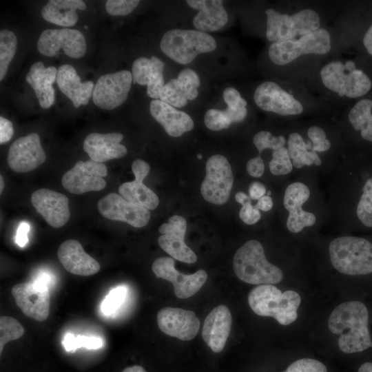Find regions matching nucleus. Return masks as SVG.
Instances as JSON below:
<instances>
[{"label": "nucleus", "mask_w": 372, "mask_h": 372, "mask_svg": "<svg viewBox=\"0 0 372 372\" xmlns=\"http://www.w3.org/2000/svg\"><path fill=\"white\" fill-rule=\"evenodd\" d=\"M328 176V225L340 232L358 229L372 198V168L341 157Z\"/></svg>", "instance_id": "1"}, {"label": "nucleus", "mask_w": 372, "mask_h": 372, "mask_svg": "<svg viewBox=\"0 0 372 372\" xmlns=\"http://www.w3.org/2000/svg\"><path fill=\"white\" fill-rule=\"evenodd\" d=\"M319 175L304 169L283 181L278 196L280 225L292 236L313 233L329 223L326 194L319 185Z\"/></svg>", "instance_id": "2"}, {"label": "nucleus", "mask_w": 372, "mask_h": 372, "mask_svg": "<svg viewBox=\"0 0 372 372\" xmlns=\"http://www.w3.org/2000/svg\"><path fill=\"white\" fill-rule=\"evenodd\" d=\"M369 311L360 301L338 305L328 320L329 331L340 334L338 347L345 353L362 352L372 347L369 328Z\"/></svg>", "instance_id": "3"}, {"label": "nucleus", "mask_w": 372, "mask_h": 372, "mask_svg": "<svg viewBox=\"0 0 372 372\" xmlns=\"http://www.w3.org/2000/svg\"><path fill=\"white\" fill-rule=\"evenodd\" d=\"M330 264L340 273L361 276L372 273V242L352 235H340L328 245Z\"/></svg>", "instance_id": "4"}, {"label": "nucleus", "mask_w": 372, "mask_h": 372, "mask_svg": "<svg viewBox=\"0 0 372 372\" xmlns=\"http://www.w3.org/2000/svg\"><path fill=\"white\" fill-rule=\"evenodd\" d=\"M233 269L238 279L251 285H276L284 277L281 268L267 260L262 244L256 239L247 240L236 250Z\"/></svg>", "instance_id": "5"}, {"label": "nucleus", "mask_w": 372, "mask_h": 372, "mask_svg": "<svg viewBox=\"0 0 372 372\" xmlns=\"http://www.w3.org/2000/svg\"><path fill=\"white\" fill-rule=\"evenodd\" d=\"M300 302L301 298L296 291L282 292L273 285H260L248 296L249 305L255 313L272 317L282 325H289L297 319Z\"/></svg>", "instance_id": "6"}, {"label": "nucleus", "mask_w": 372, "mask_h": 372, "mask_svg": "<svg viewBox=\"0 0 372 372\" xmlns=\"http://www.w3.org/2000/svg\"><path fill=\"white\" fill-rule=\"evenodd\" d=\"M160 48L169 58L180 64L191 63L199 54L214 51L216 42L210 34L199 30L174 29L166 32Z\"/></svg>", "instance_id": "7"}, {"label": "nucleus", "mask_w": 372, "mask_h": 372, "mask_svg": "<svg viewBox=\"0 0 372 372\" xmlns=\"http://www.w3.org/2000/svg\"><path fill=\"white\" fill-rule=\"evenodd\" d=\"M320 75L323 85L340 96L358 98L366 94L372 86L369 77L350 60L331 61L322 67Z\"/></svg>", "instance_id": "8"}, {"label": "nucleus", "mask_w": 372, "mask_h": 372, "mask_svg": "<svg viewBox=\"0 0 372 372\" xmlns=\"http://www.w3.org/2000/svg\"><path fill=\"white\" fill-rule=\"evenodd\" d=\"M267 14L266 37L270 41L278 42L296 39L319 29L320 21L318 14L306 8L292 15L282 14L268 8Z\"/></svg>", "instance_id": "9"}, {"label": "nucleus", "mask_w": 372, "mask_h": 372, "mask_svg": "<svg viewBox=\"0 0 372 372\" xmlns=\"http://www.w3.org/2000/svg\"><path fill=\"white\" fill-rule=\"evenodd\" d=\"M331 48V36L324 28L298 39L272 43L269 48L271 61L278 65L288 64L304 54H324Z\"/></svg>", "instance_id": "10"}, {"label": "nucleus", "mask_w": 372, "mask_h": 372, "mask_svg": "<svg viewBox=\"0 0 372 372\" xmlns=\"http://www.w3.org/2000/svg\"><path fill=\"white\" fill-rule=\"evenodd\" d=\"M206 175L200 185L203 198L215 205L225 204L234 185V175L228 160L224 156L215 154L207 160Z\"/></svg>", "instance_id": "11"}, {"label": "nucleus", "mask_w": 372, "mask_h": 372, "mask_svg": "<svg viewBox=\"0 0 372 372\" xmlns=\"http://www.w3.org/2000/svg\"><path fill=\"white\" fill-rule=\"evenodd\" d=\"M107 176V168L103 163L89 159L77 161L73 167L63 174L61 184L65 189L74 194L99 192L106 187L103 178Z\"/></svg>", "instance_id": "12"}, {"label": "nucleus", "mask_w": 372, "mask_h": 372, "mask_svg": "<svg viewBox=\"0 0 372 372\" xmlns=\"http://www.w3.org/2000/svg\"><path fill=\"white\" fill-rule=\"evenodd\" d=\"M62 49L68 56L79 59L86 52L83 34L75 29H48L44 30L37 41V50L45 56H54Z\"/></svg>", "instance_id": "13"}, {"label": "nucleus", "mask_w": 372, "mask_h": 372, "mask_svg": "<svg viewBox=\"0 0 372 372\" xmlns=\"http://www.w3.org/2000/svg\"><path fill=\"white\" fill-rule=\"evenodd\" d=\"M132 81V74L128 70L101 76L93 90L94 103L103 110L115 109L126 101Z\"/></svg>", "instance_id": "14"}, {"label": "nucleus", "mask_w": 372, "mask_h": 372, "mask_svg": "<svg viewBox=\"0 0 372 372\" xmlns=\"http://www.w3.org/2000/svg\"><path fill=\"white\" fill-rule=\"evenodd\" d=\"M152 269L154 274L173 284L174 293L179 298H188L196 294L205 283L207 273L200 269L192 274H184L174 267V261L170 257L156 259Z\"/></svg>", "instance_id": "15"}, {"label": "nucleus", "mask_w": 372, "mask_h": 372, "mask_svg": "<svg viewBox=\"0 0 372 372\" xmlns=\"http://www.w3.org/2000/svg\"><path fill=\"white\" fill-rule=\"evenodd\" d=\"M97 209L105 218L125 222L136 228L145 226L151 216L149 210L114 192L101 198L97 203Z\"/></svg>", "instance_id": "16"}, {"label": "nucleus", "mask_w": 372, "mask_h": 372, "mask_svg": "<svg viewBox=\"0 0 372 372\" xmlns=\"http://www.w3.org/2000/svg\"><path fill=\"white\" fill-rule=\"evenodd\" d=\"M254 100L261 110L280 116L298 115L304 110L299 101L272 81L260 84L254 92Z\"/></svg>", "instance_id": "17"}, {"label": "nucleus", "mask_w": 372, "mask_h": 372, "mask_svg": "<svg viewBox=\"0 0 372 372\" xmlns=\"http://www.w3.org/2000/svg\"><path fill=\"white\" fill-rule=\"evenodd\" d=\"M46 159L39 136L32 133L15 140L10 146L7 161L14 172L24 173L32 171Z\"/></svg>", "instance_id": "18"}, {"label": "nucleus", "mask_w": 372, "mask_h": 372, "mask_svg": "<svg viewBox=\"0 0 372 372\" xmlns=\"http://www.w3.org/2000/svg\"><path fill=\"white\" fill-rule=\"evenodd\" d=\"M187 229L185 219L174 215L168 222L162 224L158 231L162 234L158 239L161 248L172 258L186 263H194L197 260L195 253L186 245L185 236Z\"/></svg>", "instance_id": "19"}, {"label": "nucleus", "mask_w": 372, "mask_h": 372, "mask_svg": "<svg viewBox=\"0 0 372 372\" xmlns=\"http://www.w3.org/2000/svg\"><path fill=\"white\" fill-rule=\"evenodd\" d=\"M11 292L16 304L25 316L39 322L48 318L50 308L49 289L27 282L14 285Z\"/></svg>", "instance_id": "20"}, {"label": "nucleus", "mask_w": 372, "mask_h": 372, "mask_svg": "<svg viewBox=\"0 0 372 372\" xmlns=\"http://www.w3.org/2000/svg\"><path fill=\"white\" fill-rule=\"evenodd\" d=\"M157 324L164 333L183 341L192 340L200 325L194 311L174 307L161 309L157 313Z\"/></svg>", "instance_id": "21"}, {"label": "nucleus", "mask_w": 372, "mask_h": 372, "mask_svg": "<svg viewBox=\"0 0 372 372\" xmlns=\"http://www.w3.org/2000/svg\"><path fill=\"white\" fill-rule=\"evenodd\" d=\"M31 203L52 227H61L69 220V200L61 193L46 188L37 189L31 195Z\"/></svg>", "instance_id": "22"}, {"label": "nucleus", "mask_w": 372, "mask_h": 372, "mask_svg": "<svg viewBox=\"0 0 372 372\" xmlns=\"http://www.w3.org/2000/svg\"><path fill=\"white\" fill-rule=\"evenodd\" d=\"M132 170L134 180L121 184L118 187L119 194L128 201L148 210L155 209L159 204L158 197L143 183L149 172V165L142 159H136L132 164Z\"/></svg>", "instance_id": "23"}, {"label": "nucleus", "mask_w": 372, "mask_h": 372, "mask_svg": "<svg viewBox=\"0 0 372 372\" xmlns=\"http://www.w3.org/2000/svg\"><path fill=\"white\" fill-rule=\"evenodd\" d=\"M58 258L68 272L79 276H92L99 271L101 265L87 254L76 240H67L58 248Z\"/></svg>", "instance_id": "24"}, {"label": "nucleus", "mask_w": 372, "mask_h": 372, "mask_svg": "<svg viewBox=\"0 0 372 372\" xmlns=\"http://www.w3.org/2000/svg\"><path fill=\"white\" fill-rule=\"evenodd\" d=\"M231 315L224 304L213 309L206 317L202 329V337L207 345L215 353L224 349L231 326Z\"/></svg>", "instance_id": "25"}, {"label": "nucleus", "mask_w": 372, "mask_h": 372, "mask_svg": "<svg viewBox=\"0 0 372 372\" xmlns=\"http://www.w3.org/2000/svg\"><path fill=\"white\" fill-rule=\"evenodd\" d=\"M123 138V135L118 132L91 133L83 141V149L91 160L98 163L120 158L127 152L125 146L121 144Z\"/></svg>", "instance_id": "26"}, {"label": "nucleus", "mask_w": 372, "mask_h": 372, "mask_svg": "<svg viewBox=\"0 0 372 372\" xmlns=\"http://www.w3.org/2000/svg\"><path fill=\"white\" fill-rule=\"evenodd\" d=\"M164 63L157 56L150 59L139 57L132 67L133 82L141 85H147L148 96L158 99L164 84Z\"/></svg>", "instance_id": "27"}, {"label": "nucleus", "mask_w": 372, "mask_h": 372, "mask_svg": "<svg viewBox=\"0 0 372 372\" xmlns=\"http://www.w3.org/2000/svg\"><path fill=\"white\" fill-rule=\"evenodd\" d=\"M149 110L152 117L163 127L170 136L179 137L191 131L194 127V121L189 115L177 110L161 100L152 101Z\"/></svg>", "instance_id": "28"}, {"label": "nucleus", "mask_w": 372, "mask_h": 372, "mask_svg": "<svg viewBox=\"0 0 372 372\" xmlns=\"http://www.w3.org/2000/svg\"><path fill=\"white\" fill-rule=\"evenodd\" d=\"M56 83L61 92L70 99L76 108L88 103L94 87L91 81L82 83L74 68L69 64L59 68Z\"/></svg>", "instance_id": "29"}, {"label": "nucleus", "mask_w": 372, "mask_h": 372, "mask_svg": "<svg viewBox=\"0 0 372 372\" xmlns=\"http://www.w3.org/2000/svg\"><path fill=\"white\" fill-rule=\"evenodd\" d=\"M186 2L189 7L198 10L192 23L201 32L218 30L228 21V14L221 0H187Z\"/></svg>", "instance_id": "30"}, {"label": "nucleus", "mask_w": 372, "mask_h": 372, "mask_svg": "<svg viewBox=\"0 0 372 372\" xmlns=\"http://www.w3.org/2000/svg\"><path fill=\"white\" fill-rule=\"evenodd\" d=\"M57 69L54 66L45 68L42 62L32 65L25 76L26 81L34 90L41 107L50 108L54 103V89L52 84L57 76Z\"/></svg>", "instance_id": "31"}, {"label": "nucleus", "mask_w": 372, "mask_h": 372, "mask_svg": "<svg viewBox=\"0 0 372 372\" xmlns=\"http://www.w3.org/2000/svg\"><path fill=\"white\" fill-rule=\"evenodd\" d=\"M81 0H50L41 10V16L47 21L64 27L74 25L78 21L76 10H84Z\"/></svg>", "instance_id": "32"}, {"label": "nucleus", "mask_w": 372, "mask_h": 372, "mask_svg": "<svg viewBox=\"0 0 372 372\" xmlns=\"http://www.w3.org/2000/svg\"><path fill=\"white\" fill-rule=\"evenodd\" d=\"M348 121L363 140L372 143V100L364 99L356 103L348 114Z\"/></svg>", "instance_id": "33"}, {"label": "nucleus", "mask_w": 372, "mask_h": 372, "mask_svg": "<svg viewBox=\"0 0 372 372\" xmlns=\"http://www.w3.org/2000/svg\"><path fill=\"white\" fill-rule=\"evenodd\" d=\"M17 39L14 33L8 30L0 32V81L5 77L9 64L17 50Z\"/></svg>", "instance_id": "34"}, {"label": "nucleus", "mask_w": 372, "mask_h": 372, "mask_svg": "<svg viewBox=\"0 0 372 372\" xmlns=\"http://www.w3.org/2000/svg\"><path fill=\"white\" fill-rule=\"evenodd\" d=\"M268 166L271 174L284 177L285 179L294 173L292 161L286 146L272 151Z\"/></svg>", "instance_id": "35"}, {"label": "nucleus", "mask_w": 372, "mask_h": 372, "mask_svg": "<svg viewBox=\"0 0 372 372\" xmlns=\"http://www.w3.org/2000/svg\"><path fill=\"white\" fill-rule=\"evenodd\" d=\"M161 101L175 107H183L187 104V93L177 79H172L163 85L160 92Z\"/></svg>", "instance_id": "36"}, {"label": "nucleus", "mask_w": 372, "mask_h": 372, "mask_svg": "<svg viewBox=\"0 0 372 372\" xmlns=\"http://www.w3.org/2000/svg\"><path fill=\"white\" fill-rule=\"evenodd\" d=\"M236 201L241 205L239 211V218L247 225L258 223L261 219L260 211L251 203V198L242 191L238 192L235 195Z\"/></svg>", "instance_id": "37"}, {"label": "nucleus", "mask_w": 372, "mask_h": 372, "mask_svg": "<svg viewBox=\"0 0 372 372\" xmlns=\"http://www.w3.org/2000/svg\"><path fill=\"white\" fill-rule=\"evenodd\" d=\"M23 326L15 318L10 316L0 318V353L5 344L12 340L20 338L24 334Z\"/></svg>", "instance_id": "38"}, {"label": "nucleus", "mask_w": 372, "mask_h": 372, "mask_svg": "<svg viewBox=\"0 0 372 372\" xmlns=\"http://www.w3.org/2000/svg\"><path fill=\"white\" fill-rule=\"evenodd\" d=\"M253 143L260 156L265 149L273 151L286 146L287 139L283 135L274 136L269 131L261 130L254 136Z\"/></svg>", "instance_id": "39"}, {"label": "nucleus", "mask_w": 372, "mask_h": 372, "mask_svg": "<svg viewBox=\"0 0 372 372\" xmlns=\"http://www.w3.org/2000/svg\"><path fill=\"white\" fill-rule=\"evenodd\" d=\"M63 345L67 351L73 352L76 349L85 347L88 349H96L103 346V340L98 337L77 335L67 333L63 340Z\"/></svg>", "instance_id": "40"}, {"label": "nucleus", "mask_w": 372, "mask_h": 372, "mask_svg": "<svg viewBox=\"0 0 372 372\" xmlns=\"http://www.w3.org/2000/svg\"><path fill=\"white\" fill-rule=\"evenodd\" d=\"M307 136L312 143L313 150L323 159L320 154L329 152L332 146L331 141L327 138L325 130L318 125H311L307 130ZM324 161L325 162L324 160ZM325 163L331 172L329 167L326 162Z\"/></svg>", "instance_id": "41"}, {"label": "nucleus", "mask_w": 372, "mask_h": 372, "mask_svg": "<svg viewBox=\"0 0 372 372\" xmlns=\"http://www.w3.org/2000/svg\"><path fill=\"white\" fill-rule=\"evenodd\" d=\"M177 79L185 89L188 101L194 100L198 95V87L200 86V79L195 71L186 68L181 70Z\"/></svg>", "instance_id": "42"}, {"label": "nucleus", "mask_w": 372, "mask_h": 372, "mask_svg": "<svg viewBox=\"0 0 372 372\" xmlns=\"http://www.w3.org/2000/svg\"><path fill=\"white\" fill-rule=\"evenodd\" d=\"M127 289L123 286L117 287L110 291L101 304V311L105 315L114 313L124 302Z\"/></svg>", "instance_id": "43"}, {"label": "nucleus", "mask_w": 372, "mask_h": 372, "mask_svg": "<svg viewBox=\"0 0 372 372\" xmlns=\"http://www.w3.org/2000/svg\"><path fill=\"white\" fill-rule=\"evenodd\" d=\"M205 126L214 131L227 129L231 124L225 110L210 109L205 114Z\"/></svg>", "instance_id": "44"}, {"label": "nucleus", "mask_w": 372, "mask_h": 372, "mask_svg": "<svg viewBox=\"0 0 372 372\" xmlns=\"http://www.w3.org/2000/svg\"><path fill=\"white\" fill-rule=\"evenodd\" d=\"M138 0H108L105 9L113 16H125L130 14L138 5Z\"/></svg>", "instance_id": "45"}, {"label": "nucleus", "mask_w": 372, "mask_h": 372, "mask_svg": "<svg viewBox=\"0 0 372 372\" xmlns=\"http://www.w3.org/2000/svg\"><path fill=\"white\" fill-rule=\"evenodd\" d=\"M284 372H327L322 362L311 359L302 358L291 363Z\"/></svg>", "instance_id": "46"}, {"label": "nucleus", "mask_w": 372, "mask_h": 372, "mask_svg": "<svg viewBox=\"0 0 372 372\" xmlns=\"http://www.w3.org/2000/svg\"><path fill=\"white\" fill-rule=\"evenodd\" d=\"M246 170L251 177H261L265 171V163L261 156L258 155L250 158L246 163Z\"/></svg>", "instance_id": "47"}, {"label": "nucleus", "mask_w": 372, "mask_h": 372, "mask_svg": "<svg viewBox=\"0 0 372 372\" xmlns=\"http://www.w3.org/2000/svg\"><path fill=\"white\" fill-rule=\"evenodd\" d=\"M223 99L227 106H236L247 103V101L241 97L239 92L231 87H227L224 90Z\"/></svg>", "instance_id": "48"}, {"label": "nucleus", "mask_w": 372, "mask_h": 372, "mask_svg": "<svg viewBox=\"0 0 372 372\" xmlns=\"http://www.w3.org/2000/svg\"><path fill=\"white\" fill-rule=\"evenodd\" d=\"M14 134L12 122L3 117H0V143L3 144L9 141Z\"/></svg>", "instance_id": "49"}, {"label": "nucleus", "mask_w": 372, "mask_h": 372, "mask_svg": "<svg viewBox=\"0 0 372 372\" xmlns=\"http://www.w3.org/2000/svg\"><path fill=\"white\" fill-rule=\"evenodd\" d=\"M267 193L265 185L258 180L251 182L248 187V195L252 200H258Z\"/></svg>", "instance_id": "50"}, {"label": "nucleus", "mask_w": 372, "mask_h": 372, "mask_svg": "<svg viewBox=\"0 0 372 372\" xmlns=\"http://www.w3.org/2000/svg\"><path fill=\"white\" fill-rule=\"evenodd\" d=\"M30 229V225L25 222H21L19 224L15 238L16 243L19 247H25L28 242V234Z\"/></svg>", "instance_id": "51"}, {"label": "nucleus", "mask_w": 372, "mask_h": 372, "mask_svg": "<svg viewBox=\"0 0 372 372\" xmlns=\"http://www.w3.org/2000/svg\"><path fill=\"white\" fill-rule=\"evenodd\" d=\"M271 192L268 191L267 194L261 197L257 200L255 204L256 207L262 211L268 212L270 211L274 207V202L273 198L271 196Z\"/></svg>", "instance_id": "52"}, {"label": "nucleus", "mask_w": 372, "mask_h": 372, "mask_svg": "<svg viewBox=\"0 0 372 372\" xmlns=\"http://www.w3.org/2000/svg\"><path fill=\"white\" fill-rule=\"evenodd\" d=\"M33 282L39 286L47 289H49L52 284L51 276L46 273H41L39 274Z\"/></svg>", "instance_id": "53"}, {"label": "nucleus", "mask_w": 372, "mask_h": 372, "mask_svg": "<svg viewBox=\"0 0 372 372\" xmlns=\"http://www.w3.org/2000/svg\"><path fill=\"white\" fill-rule=\"evenodd\" d=\"M363 44L368 53L372 55V25L369 27L364 36Z\"/></svg>", "instance_id": "54"}, {"label": "nucleus", "mask_w": 372, "mask_h": 372, "mask_svg": "<svg viewBox=\"0 0 372 372\" xmlns=\"http://www.w3.org/2000/svg\"><path fill=\"white\" fill-rule=\"evenodd\" d=\"M358 372H372V362H366L358 368Z\"/></svg>", "instance_id": "55"}, {"label": "nucleus", "mask_w": 372, "mask_h": 372, "mask_svg": "<svg viewBox=\"0 0 372 372\" xmlns=\"http://www.w3.org/2000/svg\"><path fill=\"white\" fill-rule=\"evenodd\" d=\"M122 372H147L145 369L138 365H134L125 368Z\"/></svg>", "instance_id": "56"}, {"label": "nucleus", "mask_w": 372, "mask_h": 372, "mask_svg": "<svg viewBox=\"0 0 372 372\" xmlns=\"http://www.w3.org/2000/svg\"><path fill=\"white\" fill-rule=\"evenodd\" d=\"M4 188V182L3 176H0V193L1 194Z\"/></svg>", "instance_id": "57"}, {"label": "nucleus", "mask_w": 372, "mask_h": 372, "mask_svg": "<svg viewBox=\"0 0 372 372\" xmlns=\"http://www.w3.org/2000/svg\"><path fill=\"white\" fill-rule=\"evenodd\" d=\"M197 157H198V159H202L203 158V156L201 154H198L197 155Z\"/></svg>", "instance_id": "58"}]
</instances>
